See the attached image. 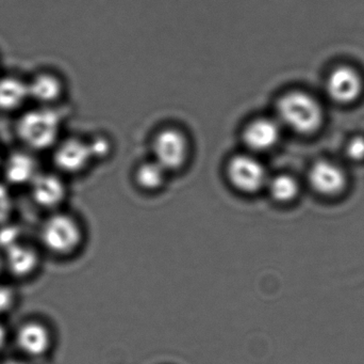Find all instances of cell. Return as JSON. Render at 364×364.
<instances>
[{
    "label": "cell",
    "instance_id": "19",
    "mask_svg": "<svg viewBox=\"0 0 364 364\" xmlns=\"http://www.w3.org/2000/svg\"><path fill=\"white\" fill-rule=\"evenodd\" d=\"M19 234L21 232L15 227L6 226L0 229V247L6 250L18 244Z\"/></svg>",
    "mask_w": 364,
    "mask_h": 364
},
{
    "label": "cell",
    "instance_id": "10",
    "mask_svg": "<svg viewBox=\"0 0 364 364\" xmlns=\"http://www.w3.org/2000/svg\"><path fill=\"white\" fill-rule=\"evenodd\" d=\"M32 183V196L41 207H53L65 197L63 182L51 175H36Z\"/></svg>",
    "mask_w": 364,
    "mask_h": 364
},
{
    "label": "cell",
    "instance_id": "20",
    "mask_svg": "<svg viewBox=\"0 0 364 364\" xmlns=\"http://www.w3.org/2000/svg\"><path fill=\"white\" fill-rule=\"evenodd\" d=\"M12 199L4 186L0 185V224H4L11 214Z\"/></svg>",
    "mask_w": 364,
    "mask_h": 364
},
{
    "label": "cell",
    "instance_id": "8",
    "mask_svg": "<svg viewBox=\"0 0 364 364\" xmlns=\"http://www.w3.org/2000/svg\"><path fill=\"white\" fill-rule=\"evenodd\" d=\"M309 180L316 192L327 196L339 194L346 185L344 171L337 165L326 160H321L312 166Z\"/></svg>",
    "mask_w": 364,
    "mask_h": 364
},
{
    "label": "cell",
    "instance_id": "9",
    "mask_svg": "<svg viewBox=\"0 0 364 364\" xmlns=\"http://www.w3.org/2000/svg\"><path fill=\"white\" fill-rule=\"evenodd\" d=\"M93 160L89 143L70 139L62 143L55 154V165L66 172H79Z\"/></svg>",
    "mask_w": 364,
    "mask_h": 364
},
{
    "label": "cell",
    "instance_id": "13",
    "mask_svg": "<svg viewBox=\"0 0 364 364\" xmlns=\"http://www.w3.org/2000/svg\"><path fill=\"white\" fill-rule=\"evenodd\" d=\"M36 162L27 154L15 153L10 156L6 164V180L15 185L29 183L36 177Z\"/></svg>",
    "mask_w": 364,
    "mask_h": 364
},
{
    "label": "cell",
    "instance_id": "23",
    "mask_svg": "<svg viewBox=\"0 0 364 364\" xmlns=\"http://www.w3.org/2000/svg\"><path fill=\"white\" fill-rule=\"evenodd\" d=\"M6 331H4V326L0 324V348L4 346V342H6Z\"/></svg>",
    "mask_w": 364,
    "mask_h": 364
},
{
    "label": "cell",
    "instance_id": "7",
    "mask_svg": "<svg viewBox=\"0 0 364 364\" xmlns=\"http://www.w3.org/2000/svg\"><path fill=\"white\" fill-rule=\"evenodd\" d=\"M363 89L360 76L354 68L341 66L333 71L327 81V91L333 100L352 103L358 98Z\"/></svg>",
    "mask_w": 364,
    "mask_h": 364
},
{
    "label": "cell",
    "instance_id": "17",
    "mask_svg": "<svg viewBox=\"0 0 364 364\" xmlns=\"http://www.w3.org/2000/svg\"><path fill=\"white\" fill-rule=\"evenodd\" d=\"M267 184L269 194L278 202H290L299 194V184L296 180L290 175H278L271 181H267Z\"/></svg>",
    "mask_w": 364,
    "mask_h": 364
},
{
    "label": "cell",
    "instance_id": "16",
    "mask_svg": "<svg viewBox=\"0 0 364 364\" xmlns=\"http://www.w3.org/2000/svg\"><path fill=\"white\" fill-rule=\"evenodd\" d=\"M166 169L162 168L155 160L145 162L136 171V181L141 187L147 190H155L161 187L166 181Z\"/></svg>",
    "mask_w": 364,
    "mask_h": 364
},
{
    "label": "cell",
    "instance_id": "15",
    "mask_svg": "<svg viewBox=\"0 0 364 364\" xmlns=\"http://www.w3.org/2000/svg\"><path fill=\"white\" fill-rule=\"evenodd\" d=\"M29 98L28 85L15 78L0 80V109L14 110L21 107Z\"/></svg>",
    "mask_w": 364,
    "mask_h": 364
},
{
    "label": "cell",
    "instance_id": "18",
    "mask_svg": "<svg viewBox=\"0 0 364 364\" xmlns=\"http://www.w3.org/2000/svg\"><path fill=\"white\" fill-rule=\"evenodd\" d=\"M89 147L94 158H104L111 150L110 141L104 136H96L90 141Z\"/></svg>",
    "mask_w": 364,
    "mask_h": 364
},
{
    "label": "cell",
    "instance_id": "6",
    "mask_svg": "<svg viewBox=\"0 0 364 364\" xmlns=\"http://www.w3.org/2000/svg\"><path fill=\"white\" fill-rule=\"evenodd\" d=\"M280 138L279 124L271 118H256L244 126L242 140L252 152L273 149Z\"/></svg>",
    "mask_w": 364,
    "mask_h": 364
},
{
    "label": "cell",
    "instance_id": "24",
    "mask_svg": "<svg viewBox=\"0 0 364 364\" xmlns=\"http://www.w3.org/2000/svg\"><path fill=\"white\" fill-rule=\"evenodd\" d=\"M6 364H26V363H18V361H10V363H6Z\"/></svg>",
    "mask_w": 364,
    "mask_h": 364
},
{
    "label": "cell",
    "instance_id": "11",
    "mask_svg": "<svg viewBox=\"0 0 364 364\" xmlns=\"http://www.w3.org/2000/svg\"><path fill=\"white\" fill-rule=\"evenodd\" d=\"M17 343L26 354L40 356L50 345V335L46 327L38 323H28L17 333Z\"/></svg>",
    "mask_w": 364,
    "mask_h": 364
},
{
    "label": "cell",
    "instance_id": "5",
    "mask_svg": "<svg viewBox=\"0 0 364 364\" xmlns=\"http://www.w3.org/2000/svg\"><path fill=\"white\" fill-rule=\"evenodd\" d=\"M227 175L233 187L245 194H254L267 185V170L260 160L250 154H240L231 158Z\"/></svg>",
    "mask_w": 364,
    "mask_h": 364
},
{
    "label": "cell",
    "instance_id": "1",
    "mask_svg": "<svg viewBox=\"0 0 364 364\" xmlns=\"http://www.w3.org/2000/svg\"><path fill=\"white\" fill-rule=\"evenodd\" d=\"M277 111L280 120L299 134H311L318 130L322 123L320 105L305 92L284 94L278 100Z\"/></svg>",
    "mask_w": 364,
    "mask_h": 364
},
{
    "label": "cell",
    "instance_id": "2",
    "mask_svg": "<svg viewBox=\"0 0 364 364\" xmlns=\"http://www.w3.org/2000/svg\"><path fill=\"white\" fill-rule=\"evenodd\" d=\"M61 123V115L55 109H36L23 115L17 132L21 140L29 147L47 149L57 141Z\"/></svg>",
    "mask_w": 364,
    "mask_h": 364
},
{
    "label": "cell",
    "instance_id": "3",
    "mask_svg": "<svg viewBox=\"0 0 364 364\" xmlns=\"http://www.w3.org/2000/svg\"><path fill=\"white\" fill-rule=\"evenodd\" d=\"M153 149L155 162L162 168L166 171L177 170L188 160L190 143L179 128H166L156 135Z\"/></svg>",
    "mask_w": 364,
    "mask_h": 364
},
{
    "label": "cell",
    "instance_id": "12",
    "mask_svg": "<svg viewBox=\"0 0 364 364\" xmlns=\"http://www.w3.org/2000/svg\"><path fill=\"white\" fill-rule=\"evenodd\" d=\"M6 265L13 275L25 277L38 266V254L32 248L16 244L6 250Z\"/></svg>",
    "mask_w": 364,
    "mask_h": 364
},
{
    "label": "cell",
    "instance_id": "14",
    "mask_svg": "<svg viewBox=\"0 0 364 364\" xmlns=\"http://www.w3.org/2000/svg\"><path fill=\"white\" fill-rule=\"evenodd\" d=\"M62 91H63V85L61 81L53 75H40L28 85L29 98L44 104L57 100L61 96Z\"/></svg>",
    "mask_w": 364,
    "mask_h": 364
},
{
    "label": "cell",
    "instance_id": "22",
    "mask_svg": "<svg viewBox=\"0 0 364 364\" xmlns=\"http://www.w3.org/2000/svg\"><path fill=\"white\" fill-rule=\"evenodd\" d=\"M14 303V294L6 286H0V314L4 313L12 307Z\"/></svg>",
    "mask_w": 364,
    "mask_h": 364
},
{
    "label": "cell",
    "instance_id": "21",
    "mask_svg": "<svg viewBox=\"0 0 364 364\" xmlns=\"http://www.w3.org/2000/svg\"><path fill=\"white\" fill-rule=\"evenodd\" d=\"M348 155L352 160H361L364 158V138L356 137L348 145Z\"/></svg>",
    "mask_w": 364,
    "mask_h": 364
},
{
    "label": "cell",
    "instance_id": "25",
    "mask_svg": "<svg viewBox=\"0 0 364 364\" xmlns=\"http://www.w3.org/2000/svg\"><path fill=\"white\" fill-rule=\"evenodd\" d=\"M0 267H1V262H0Z\"/></svg>",
    "mask_w": 364,
    "mask_h": 364
},
{
    "label": "cell",
    "instance_id": "4",
    "mask_svg": "<svg viewBox=\"0 0 364 364\" xmlns=\"http://www.w3.org/2000/svg\"><path fill=\"white\" fill-rule=\"evenodd\" d=\"M82 239L80 227L76 220L66 215H55L45 222L42 241L55 254H66L74 251Z\"/></svg>",
    "mask_w": 364,
    "mask_h": 364
}]
</instances>
